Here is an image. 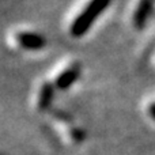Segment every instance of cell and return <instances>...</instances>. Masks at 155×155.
Here are the masks:
<instances>
[{"label": "cell", "mask_w": 155, "mask_h": 155, "mask_svg": "<svg viewBox=\"0 0 155 155\" xmlns=\"http://www.w3.org/2000/svg\"><path fill=\"white\" fill-rule=\"evenodd\" d=\"M71 137H72V140L75 143H80V142H83V139H84V132L82 131V129H79V128H72L71 129Z\"/></svg>", "instance_id": "obj_6"}, {"label": "cell", "mask_w": 155, "mask_h": 155, "mask_svg": "<svg viewBox=\"0 0 155 155\" xmlns=\"http://www.w3.org/2000/svg\"><path fill=\"white\" fill-rule=\"evenodd\" d=\"M53 114H54V116H53L54 118H57V120H60V121H64V123H65V121L68 123V121L71 120V117H68L67 113L61 112V110H54Z\"/></svg>", "instance_id": "obj_7"}, {"label": "cell", "mask_w": 155, "mask_h": 155, "mask_svg": "<svg viewBox=\"0 0 155 155\" xmlns=\"http://www.w3.org/2000/svg\"><path fill=\"white\" fill-rule=\"evenodd\" d=\"M154 2L155 0H140L139 2L134 14V25L136 26L137 30H142L146 26L154 10Z\"/></svg>", "instance_id": "obj_4"}, {"label": "cell", "mask_w": 155, "mask_h": 155, "mask_svg": "<svg viewBox=\"0 0 155 155\" xmlns=\"http://www.w3.org/2000/svg\"><path fill=\"white\" fill-rule=\"evenodd\" d=\"M148 114H150V117L153 120H155V102L150 104V106H148Z\"/></svg>", "instance_id": "obj_8"}, {"label": "cell", "mask_w": 155, "mask_h": 155, "mask_svg": "<svg viewBox=\"0 0 155 155\" xmlns=\"http://www.w3.org/2000/svg\"><path fill=\"white\" fill-rule=\"evenodd\" d=\"M15 38L18 45L21 48L26 49V51H41L46 45L45 37H42L41 34H38L35 31H19L15 35Z\"/></svg>", "instance_id": "obj_2"}, {"label": "cell", "mask_w": 155, "mask_h": 155, "mask_svg": "<svg viewBox=\"0 0 155 155\" xmlns=\"http://www.w3.org/2000/svg\"><path fill=\"white\" fill-rule=\"evenodd\" d=\"M80 74H82V65L79 63H74L65 71H63L54 80V86L59 90H67L70 88L74 83L79 79Z\"/></svg>", "instance_id": "obj_3"}, {"label": "cell", "mask_w": 155, "mask_h": 155, "mask_svg": "<svg viewBox=\"0 0 155 155\" xmlns=\"http://www.w3.org/2000/svg\"><path fill=\"white\" fill-rule=\"evenodd\" d=\"M54 83L51 82H44V84L41 86L40 95H38V110L45 112L53 104L54 98Z\"/></svg>", "instance_id": "obj_5"}, {"label": "cell", "mask_w": 155, "mask_h": 155, "mask_svg": "<svg viewBox=\"0 0 155 155\" xmlns=\"http://www.w3.org/2000/svg\"><path fill=\"white\" fill-rule=\"evenodd\" d=\"M112 0H90L88 4L84 7V10L75 18V21L71 25V35L75 38L83 37L90 30L95 19L106 10V7L110 4Z\"/></svg>", "instance_id": "obj_1"}]
</instances>
